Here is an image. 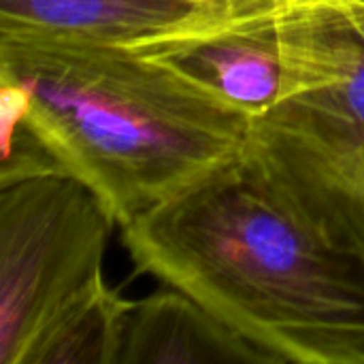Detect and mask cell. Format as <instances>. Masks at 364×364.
Listing matches in <instances>:
<instances>
[{
  "instance_id": "cell-3",
  "label": "cell",
  "mask_w": 364,
  "mask_h": 364,
  "mask_svg": "<svg viewBox=\"0 0 364 364\" xmlns=\"http://www.w3.org/2000/svg\"><path fill=\"white\" fill-rule=\"evenodd\" d=\"M275 26L284 85L243 158L364 260V32L341 0H286Z\"/></svg>"
},
{
  "instance_id": "cell-9",
  "label": "cell",
  "mask_w": 364,
  "mask_h": 364,
  "mask_svg": "<svg viewBox=\"0 0 364 364\" xmlns=\"http://www.w3.org/2000/svg\"><path fill=\"white\" fill-rule=\"evenodd\" d=\"M341 2L346 4V9L350 11V15L364 32V0H341Z\"/></svg>"
},
{
  "instance_id": "cell-7",
  "label": "cell",
  "mask_w": 364,
  "mask_h": 364,
  "mask_svg": "<svg viewBox=\"0 0 364 364\" xmlns=\"http://www.w3.org/2000/svg\"><path fill=\"white\" fill-rule=\"evenodd\" d=\"M277 15L203 41L164 49L160 58L239 113L256 119L271 111L284 85Z\"/></svg>"
},
{
  "instance_id": "cell-6",
  "label": "cell",
  "mask_w": 364,
  "mask_h": 364,
  "mask_svg": "<svg viewBox=\"0 0 364 364\" xmlns=\"http://www.w3.org/2000/svg\"><path fill=\"white\" fill-rule=\"evenodd\" d=\"M113 364H290L245 341L183 294L160 288L130 301Z\"/></svg>"
},
{
  "instance_id": "cell-5",
  "label": "cell",
  "mask_w": 364,
  "mask_h": 364,
  "mask_svg": "<svg viewBox=\"0 0 364 364\" xmlns=\"http://www.w3.org/2000/svg\"><path fill=\"white\" fill-rule=\"evenodd\" d=\"M286 0H0V36L122 47L143 55L279 13Z\"/></svg>"
},
{
  "instance_id": "cell-1",
  "label": "cell",
  "mask_w": 364,
  "mask_h": 364,
  "mask_svg": "<svg viewBox=\"0 0 364 364\" xmlns=\"http://www.w3.org/2000/svg\"><path fill=\"white\" fill-rule=\"evenodd\" d=\"M122 230L139 273L290 364H364V260L245 158Z\"/></svg>"
},
{
  "instance_id": "cell-8",
  "label": "cell",
  "mask_w": 364,
  "mask_h": 364,
  "mask_svg": "<svg viewBox=\"0 0 364 364\" xmlns=\"http://www.w3.org/2000/svg\"><path fill=\"white\" fill-rule=\"evenodd\" d=\"M130 301L107 284L58 322L19 364H113Z\"/></svg>"
},
{
  "instance_id": "cell-2",
  "label": "cell",
  "mask_w": 364,
  "mask_h": 364,
  "mask_svg": "<svg viewBox=\"0 0 364 364\" xmlns=\"http://www.w3.org/2000/svg\"><path fill=\"white\" fill-rule=\"evenodd\" d=\"M0 109L119 228L241 160L252 124L160 58L21 36H0Z\"/></svg>"
},
{
  "instance_id": "cell-4",
  "label": "cell",
  "mask_w": 364,
  "mask_h": 364,
  "mask_svg": "<svg viewBox=\"0 0 364 364\" xmlns=\"http://www.w3.org/2000/svg\"><path fill=\"white\" fill-rule=\"evenodd\" d=\"M119 226L100 196L62 168L0 181V364H19L105 286Z\"/></svg>"
}]
</instances>
